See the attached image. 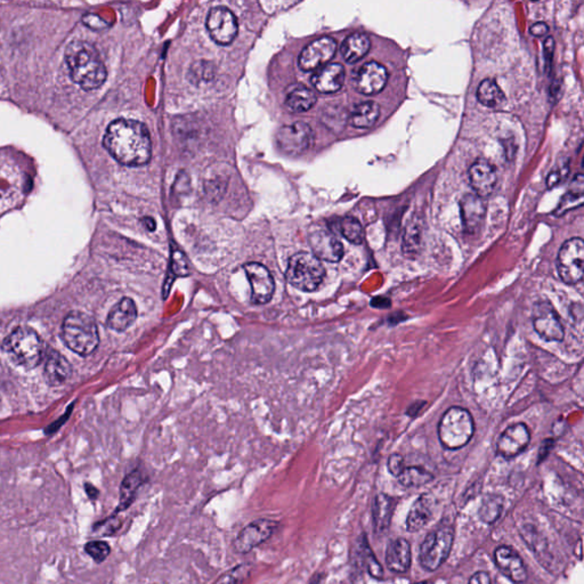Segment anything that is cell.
Returning a JSON list of instances; mask_svg holds the SVG:
<instances>
[{
    "mask_svg": "<svg viewBox=\"0 0 584 584\" xmlns=\"http://www.w3.org/2000/svg\"><path fill=\"white\" fill-rule=\"evenodd\" d=\"M104 147L125 166H144L152 156V143L147 126L131 119L111 122L103 138Z\"/></svg>",
    "mask_w": 584,
    "mask_h": 584,
    "instance_id": "cell-1",
    "label": "cell"
},
{
    "mask_svg": "<svg viewBox=\"0 0 584 584\" xmlns=\"http://www.w3.org/2000/svg\"><path fill=\"white\" fill-rule=\"evenodd\" d=\"M66 62L72 80L84 91L100 88L107 79V68L100 54L87 41L70 43L66 50Z\"/></svg>",
    "mask_w": 584,
    "mask_h": 584,
    "instance_id": "cell-2",
    "label": "cell"
},
{
    "mask_svg": "<svg viewBox=\"0 0 584 584\" xmlns=\"http://www.w3.org/2000/svg\"><path fill=\"white\" fill-rule=\"evenodd\" d=\"M28 192V176L15 156L0 150V216L19 207Z\"/></svg>",
    "mask_w": 584,
    "mask_h": 584,
    "instance_id": "cell-3",
    "label": "cell"
},
{
    "mask_svg": "<svg viewBox=\"0 0 584 584\" xmlns=\"http://www.w3.org/2000/svg\"><path fill=\"white\" fill-rule=\"evenodd\" d=\"M3 350L13 362L25 369H33L45 357L44 341L29 327L16 328L3 340Z\"/></svg>",
    "mask_w": 584,
    "mask_h": 584,
    "instance_id": "cell-4",
    "label": "cell"
},
{
    "mask_svg": "<svg viewBox=\"0 0 584 584\" xmlns=\"http://www.w3.org/2000/svg\"><path fill=\"white\" fill-rule=\"evenodd\" d=\"M62 338L66 346L80 357L91 355L100 343L94 319L77 310L69 313L63 321Z\"/></svg>",
    "mask_w": 584,
    "mask_h": 584,
    "instance_id": "cell-5",
    "label": "cell"
},
{
    "mask_svg": "<svg viewBox=\"0 0 584 584\" xmlns=\"http://www.w3.org/2000/svg\"><path fill=\"white\" fill-rule=\"evenodd\" d=\"M324 278V266L313 253L300 251L291 256L287 262L285 278L298 290L304 292L317 290Z\"/></svg>",
    "mask_w": 584,
    "mask_h": 584,
    "instance_id": "cell-6",
    "label": "cell"
},
{
    "mask_svg": "<svg viewBox=\"0 0 584 584\" xmlns=\"http://www.w3.org/2000/svg\"><path fill=\"white\" fill-rule=\"evenodd\" d=\"M474 431L475 425L472 414L459 406L447 410L438 425V437L447 450L465 447L474 436Z\"/></svg>",
    "mask_w": 584,
    "mask_h": 584,
    "instance_id": "cell-7",
    "label": "cell"
},
{
    "mask_svg": "<svg viewBox=\"0 0 584 584\" xmlns=\"http://www.w3.org/2000/svg\"><path fill=\"white\" fill-rule=\"evenodd\" d=\"M454 532L451 527L443 526L427 534L419 553V560L424 569L429 572L436 571L450 556L454 546Z\"/></svg>",
    "mask_w": 584,
    "mask_h": 584,
    "instance_id": "cell-8",
    "label": "cell"
},
{
    "mask_svg": "<svg viewBox=\"0 0 584 584\" xmlns=\"http://www.w3.org/2000/svg\"><path fill=\"white\" fill-rule=\"evenodd\" d=\"M584 242L581 238L566 241L557 257V269L566 285H576L583 278Z\"/></svg>",
    "mask_w": 584,
    "mask_h": 584,
    "instance_id": "cell-9",
    "label": "cell"
},
{
    "mask_svg": "<svg viewBox=\"0 0 584 584\" xmlns=\"http://www.w3.org/2000/svg\"><path fill=\"white\" fill-rule=\"evenodd\" d=\"M278 147L289 156H300L312 147L314 134L310 125L305 122H294L285 126L276 135Z\"/></svg>",
    "mask_w": 584,
    "mask_h": 584,
    "instance_id": "cell-10",
    "label": "cell"
},
{
    "mask_svg": "<svg viewBox=\"0 0 584 584\" xmlns=\"http://www.w3.org/2000/svg\"><path fill=\"white\" fill-rule=\"evenodd\" d=\"M278 522L272 519H256L250 524H248L242 531L235 537L233 542V549L235 553H250L255 548L260 547L272 537L275 530L278 528Z\"/></svg>",
    "mask_w": 584,
    "mask_h": 584,
    "instance_id": "cell-11",
    "label": "cell"
},
{
    "mask_svg": "<svg viewBox=\"0 0 584 584\" xmlns=\"http://www.w3.org/2000/svg\"><path fill=\"white\" fill-rule=\"evenodd\" d=\"M244 269L250 283L251 303L253 305L269 303L275 291L274 278L269 269L260 262H247L244 264Z\"/></svg>",
    "mask_w": 584,
    "mask_h": 584,
    "instance_id": "cell-12",
    "label": "cell"
},
{
    "mask_svg": "<svg viewBox=\"0 0 584 584\" xmlns=\"http://www.w3.org/2000/svg\"><path fill=\"white\" fill-rule=\"evenodd\" d=\"M533 327L541 339L547 343H560L565 337V330L560 322V316L553 305L547 301L537 304L534 307Z\"/></svg>",
    "mask_w": 584,
    "mask_h": 584,
    "instance_id": "cell-13",
    "label": "cell"
},
{
    "mask_svg": "<svg viewBox=\"0 0 584 584\" xmlns=\"http://www.w3.org/2000/svg\"><path fill=\"white\" fill-rule=\"evenodd\" d=\"M207 29L217 44L226 46L238 35V21L234 14L225 7H215L207 17Z\"/></svg>",
    "mask_w": 584,
    "mask_h": 584,
    "instance_id": "cell-14",
    "label": "cell"
},
{
    "mask_svg": "<svg viewBox=\"0 0 584 584\" xmlns=\"http://www.w3.org/2000/svg\"><path fill=\"white\" fill-rule=\"evenodd\" d=\"M337 43L330 37L320 38L304 48L298 64L303 71H313L324 66L334 57Z\"/></svg>",
    "mask_w": 584,
    "mask_h": 584,
    "instance_id": "cell-15",
    "label": "cell"
},
{
    "mask_svg": "<svg viewBox=\"0 0 584 584\" xmlns=\"http://www.w3.org/2000/svg\"><path fill=\"white\" fill-rule=\"evenodd\" d=\"M313 255L320 260L329 262H340L344 257V247L331 232L324 228H316L308 237Z\"/></svg>",
    "mask_w": 584,
    "mask_h": 584,
    "instance_id": "cell-16",
    "label": "cell"
},
{
    "mask_svg": "<svg viewBox=\"0 0 584 584\" xmlns=\"http://www.w3.org/2000/svg\"><path fill=\"white\" fill-rule=\"evenodd\" d=\"M388 82L387 69L380 63L369 62L357 71L354 86L363 95L378 94Z\"/></svg>",
    "mask_w": 584,
    "mask_h": 584,
    "instance_id": "cell-17",
    "label": "cell"
},
{
    "mask_svg": "<svg viewBox=\"0 0 584 584\" xmlns=\"http://www.w3.org/2000/svg\"><path fill=\"white\" fill-rule=\"evenodd\" d=\"M531 441V434L524 424L510 426L501 434L497 441V454L506 459L518 456L527 447Z\"/></svg>",
    "mask_w": 584,
    "mask_h": 584,
    "instance_id": "cell-18",
    "label": "cell"
},
{
    "mask_svg": "<svg viewBox=\"0 0 584 584\" xmlns=\"http://www.w3.org/2000/svg\"><path fill=\"white\" fill-rule=\"evenodd\" d=\"M497 569L515 583H524L527 580V571L518 553L513 548L502 546L494 553Z\"/></svg>",
    "mask_w": 584,
    "mask_h": 584,
    "instance_id": "cell-19",
    "label": "cell"
},
{
    "mask_svg": "<svg viewBox=\"0 0 584 584\" xmlns=\"http://www.w3.org/2000/svg\"><path fill=\"white\" fill-rule=\"evenodd\" d=\"M469 181L478 197H488L497 186V170L486 160H477L469 169Z\"/></svg>",
    "mask_w": 584,
    "mask_h": 584,
    "instance_id": "cell-20",
    "label": "cell"
},
{
    "mask_svg": "<svg viewBox=\"0 0 584 584\" xmlns=\"http://www.w3.org/2000/svg\"><path fill=\"white\" fill-rule=\"evenodd\" d=\"M460 209H461V219H463L465 231L468 234L477 233L483 225L485 213H486L481 197H478L475 193L465 194L460 202Z\"/></svg>",
    "mask_w": 584,
    "mask_h": 584,
    "instance_id": "cell-21",
    "label": "cell"
},
{
    "mask_svg": "<svg viewBox=\"0 0 584 584\" xmlns=\"http://www.w3.org/2000/svg\"><path fill=\"white\" fill-rule=\"evenodd\" d=\"M344 82V66L338 63L320 68L319 71H316L312 77L313 86L322 94H334L343 87Z\"/></svg>",
    "mask_w": 584,
    "mask_h": 584,
    "instance_id": "cell-22",
    "label": "cell"
},
{
    "mask_svg": "<svg viewBox=\"0 0 584 584\" xmlns=\"http://www.w3.org/2000/svg\"><path fill=\"white\" fill-rule=\"evenodd\" d=\"M137 307L130 298H122L107 315V328L117 332H123L137 319Z\"/></svg>",
    "mask_w": 584,
    "mask_h": 584,
    "instance_id": "cell-23",
    "label": "cell"
},
{
    "mask_svg": "<svg viewBox=\"0 0 584 584\" xmlns=\"http://www.w3.org/2000/svg\"><path fill=\"white\" fill-rule=\"evenodd\" d=\"M435 497L431 494H422L410 509L406 518V527L410 532H417L425 527L434 515Z\"/></svg>",
    "mask_w": 584,
    "mask_h": 584,
    "instance_id": "cell-24",
    "label": "cell"
},
{
    "mask_svg": "<svg viewBox=\"0 0 584 584\" xmlns=\"http://www.w3.org/2000/svg\"><path fill=\"white\" fill-rule=\"evenodd\" d=\"M71 366L68 359L57 350L47 354L45 362L44 375L50 386H61L66 382L71 375Z\"/></svg>",
    "mask_w": 584,
    "mask_h": 584,
    "instance_id": "cell-25",
    "label": "cell"
},
{
    "mask_svg": "<svg viewBox=\"0 0 584 584\" xmlns=\"http://www.w3.org/2000/svg\"><path fill=\"white\" fill-rule=\"evenodd\" d=\"M388 569L396 573H405L411 565V547L405 539L391 541L386 551Z\"/></svg>",
    "mask_w": 584,
    "mask_h": 584,
    "instance_id": "cell-26",
    "label": "cell"
},
{
    "mask_svg": "<svg viewBox=\"0 0 584 584\" xmlns=\"http://www.w3.org/2000/svg\"><path fill=\"white\" fill-rule=\"evenodd\" d=\"M144 481H145V478L141 470L129 472L128 475L122 479L121 485H120L119 504L114 510L116 515L128 509L129 507L134 503L138 490L141 488Z\"/></svg>",
    "mask_w": 584,
    "mask_h": 584,
    "instance_id": "cell-27",
    "label": "cell"
},
{
    "mask_svg": "<svg viewBox=\"0 0 584 584\" xmlns=\"http://www.w3.org/2000/svg\"><path fill=\"white\" fill-rule=\"evenodd\" d=\"M395 504V500L387 494L380 493L375 497L373 503V527L375 532L382 533L387 531L391 526Z\"/></svg>",
    "mask_w": 584,
    "mask_h": 584,
    "instance_id": "cell-28",
    "label": "cell"
},
{
    "mask_svg": "<svg viewBox=\"0 0 584 584\" xmlns=\"http://www.w3.org/2000/svg\"><path fill=\"white\" fill-rule=\"evenodd\" d=\"M371 47V41L364 33H353L345 39L341 45V55L347 63L359 62L366 57Z\"/></svg>",
    "mask_w": 584,
    "mask_h": 584,
    "instance_id": "cell-29",
    "label": "cell"
},
{
    "mask_svg": "<svg viewBox=\"0 0 584 584\" xmlns=\"http://www.w3.org/2000/svg\"><path fill=\"white\" fill-rule=\"evenodd\" d=\"M316 103V96L310 88L294 84L287 91L285 97V105L291 112L301 113L306 112L314 107Z\"/></svg>",
    "mask_w": 584,
    "mask_h": 584,
    "instance_id": "cell-30",
    "label": "cell"
},
{
    "mask_svg": "<svg viewBox=\"0 0 584 584\" xmlns=\"http://www.w3.org/2000/svg\"><path fill=\"white\" fill-rule=\"evenodd\" d=\"M422 246V225L419 219H413L406 226L404 232L402 251L404 256L410 260H414L421 250Z\"/></svg>",
    "mask_w": 584,
    "mask_h": 584,
    "instance_id": "cell-31",
    "label": "cell"
},
{
    "mask_svg": "<svg viewBox=\"0 0 584 584\" xmlns=\"http://www.w3.org/2000/svg\"><path fill=\"white\" fill-rule=\"evenodd\" d=\"M380 116V107L375 102H363L354 107L350 122L355 128H370Z\"/></svg>",
    "mask_w": 584,
    "mask_h": 584,
    "instance_id": "cell-32",
    "label": "cell"
},
{
    "mask_svg": "<svg viewBox=\"0 0 584 584\" xmlns=\"http://www.w3.org/2000/svg\"><path fill=\"white\" fill-rule=\"evenodd\" d=\"M477 98L479 103L491 109L500 107L506 100V96L499 87V84L492 79H485L481 82L478 87Z\"/></svg>",
    "mask_w": 584,
    "mask_h": 584,
    "instance_id": "cell-33",
    "label": "cell"
},
{
    "mask_svg": "<svg viewBox=\"0 0 584 584\" xmlns=\"http://www.w3.org/2000/svg\"><path fill=\"white\" fill-rule=\"evenodd\" d=\"M583 204V175L578 174L571 184L569 193L565 194L556 209V215L562 216L566 211L578 208Z\"/></svg>",
    "mask_w": 584,
    "mask_h": 584,
    "instance_id": "cell-34",
    "label": "cell"
},
{
    "mask_svg": "<svg viewBox=\"0 0 584 584\" xmlns=\"http://www.w3.org/2000/svg\"><path fill=\"white\" fill-rule=\"evenodd\" d=\"M502 510V497L500 495H495V494H490L481 501V507L478 510V516L483 522L486 523V524H492L500 517Z\"/></svg>",
    "mask_w": 584,
    "mask_h": 584,
    "instance_id": "cell-35",
    "label": "cell"
},
{
    "mask_svg": "<svg viewBox=\"0 0 584 584\" xmlns=\"http://www.w3.org/2000/svg\"><path fill=\"white\" fill-rule=\"evenodd\" d=\"M398 481L405 488H418L433 481L434 476L420 467H407L398 476Z\"/></svg>",
    "mask_w": 584,
    "mask_h": 584,
    "instance_id": "cell-36",
    "label": "cell"
},
{
    "mask_svg": "<svg viewBox=\"0 0 584 584\" xmlns=\"http://www.w3.org/2000/svg\"><path fill=\"white\" fill-rule=\"evenodd\" d=\"M341 235L350 244H361L364 241V230L361 223L354 217H345L339 223Z\"/></svg>",
    "mask_w": 584,
    "mask_h": 584,
    "instance_id": "cell-37",
    "label": "cell"
},
{
    "mask_svg": "<svg viewBox=\"0 0 584 584\" xmlns=\"http://www.w3.org/2000/svg\"><path fill=\"white\" fill-rule=\"evenodd\" d=\"M251 571V564H240L235 566L234 569H228L227 572L223 573L213 584H242L249 578Z\"/></svg>",
    "mask_w": 584,
    "mask_h": 584,
    "instance_id": "cell-38",
    "label": "cell"
},
{
    "mask_svg": "<svg viewBox=\"0 0 584 584\" xmlns=\"http://www.w3.org/2000/svg\"><path fill=\"white\" fill-rule=\"evenodd\" d=\"M84 553L91 557L96 564H102L107 560L111 553V547L105 541H89L84 544Z\"/></svg>",
    "mask_w": 584,
    "mask_h": 584,
    "instance_id": "cell-39",
    "label": "cell"
},
{
    "mask_svg": "<svg viewBox=\"0 0 584 584\" xmlns=\"http://www.w3.org/2000/svg\"><path fill=\"white\" fill-rule=\"evenodd\" d=\"M188 264L184 253L179 249H172V262H170V272L174 273L175 276L185 278L190 275Z\"/></svg>",
    "mask_w": 584,
    "mask_h": 584,
    "instance_id": "cell-40",
    "label": "cell"
},
{
    "mask_svg": "<svg viewBox=\"0 0 584 584\" xmlns=\"http://www.w3.org/2000/svg\"><path fill=\"white\" fill-rule=\"evenodd\" d=\"M122 524H123V521L120 518L119 516L113 514L109 518L104 519L102 522L95 524L94 530L95 531L100 530L104 537H111V535L116 534L117 532L119 531L120 528L122 527Z\"/></svg>",
    "mask_w": 584,
    "mask_h": 584,
    "instance_id": "cell-41",
    "label": "cell"
},
{
    "mask_svg": "<svg viewBox=\"0 0 584 584\" xmlns=\"http://www.w3.org/2000/svg\"><path fill=\"white\" fill-rule=\"evenodd\" d=\"M366 555L368 557V562H366V565H368V571H369L370 574L373 578H380L384 574L382 572V566L379 564L378 560H375V556L372 555L371 550L369 549V547L366 546Z\"/></svg>",
    "mask_w": 584,
    "mask_h": 584,
    "instance_id": "cell-42",
    "label": "cell"
},
{
    "mask_svg": "<svg viewBox=\"0 0 584 584\" xmlns=\"http://www.w3.org/2000/svg\"><path fill=\"white\" fill-rule=\"evenodd\" d=\"M387 467L391 475L398 477L400 472H403V469L405 468L403 456H400V454H391L388 459Z\"/></svg>",
    "mask_w": 584,
    "mask_h": 584,
    "instance_id": "cell-43",
    "label": "cell"
},
{
    "mask_svg": "<svg viewBox=\"0 0 584 584\" xmlns=\"http://www.w3.org/2000/svg\"><path fill=\"white\" fill-rule=\"evenodd\" d=\"M553 52H555V40L553 38H548L547 40L544 41V62L546 66L549 71L550 66H551V61H553Z\"/></svg>",
    "mask_w": 584,
    "mask_h": 584,
    "instance_id": "cell-44",
    "label": "cell"
},
{
    "mask_svg": "<svg viewBox=\"0 0 584 584\" xmlns=\"http://www.w3.org/2000/svg\"><path fill=\"white\" fill-rule=\"evenodd\" d=\"M565 168L564 169H556V170H553V172H550L549 177L547 179V186L548 188H553V186H556V185L560 184V181L564 179V176L567 175L565 174Z\"/></svg>",
    "mask_w": 584,
    "mask_h": 584,
    "instance_id": "cell-45",
    "label": "cell"
},
{
    "mask_svg": "<svg viewBox=\"0 0 584 584\" xmlns=\"http://www.w3.org/2000/svg\"><path fill=\"white\" fill-rule=\"evenodd\" d=\"M469 584H493L488 573L477 572L472 575Z\"/></svg>",
    "mask_w": 584,
    "mask_h": 584,
    "instance_id": "cell-46",
    "label": "cell"
},
{
    "mask_svg": "<svg viewBox=\"0 0 584 584\" xmlns=\"http://www.w3.org/2000/svg\"><path fill=\"white\" fill-rule=\"evenodd\" d=\"M530 31L535 37H544V36L547 35L548 31H549V28H548V25L546 23L539 22L532 25Z\"/></svg>",
    "mask_w": 584,
    "mask_h": 584,
    "instance_id": "cell-47",
    "label": "cell"
},
{
    "mask_svg": "<svg viewBox=\"0 0 584 584\" xmlns=\"http://www.w3.org/2000/svg\"><path fill=\"white\" fill-rule=\"evenodd\" d=\"M84 492L87 494V497H89V500L95 501L98 499L100 497V491L98 488H95L94 485L91 484V483H84Z\"/></svg>",
    "mask_w": 584,
    "mask_h": 584,
    "instance_id": "cell-48",
    "label": "cell"
},
{
    "mask_svg": "<svg viewBox=\"0 0 584 584\" xmlns=\"http://www.w3.org/2000/svg\"><path fill=\"white\" fill-rule=\"evenodd\" d=\"M391 304V299L384 297H375L371 300V306L375 308H389Z\"/></svg>",
    "mask_w": 584,
    "mask_h": 584,
    "instance_id": "cell-49",
    "label": "cell"
},
{
    "mask_svg": "<svg viewBox=\"0 0 584 584\" xmlns=\"http://www.w3.org/2000/svg\"><path fill=\"white\" fill-rule=\"evenodd\" d=\"M84 24H87L88 27H91V28L98 29V27H97L96 23H105V21H103V20L100 19V17H98V16L96 15H87L84 16Z\"/></svg>",
    "mask_w": 584,
    "mask_h": 584,
    "instance_id": "cell-50",
    "label": "cell"
},
{
    "mask_svg": "<svg viewBox=\"0 0 584 584\" xmlns=\"http://www.w3.org/2000/svg\"><path fill=\"white\" fill-rule=\"evenodd\" d=\"M422 405H425V402H417V403L410 405L409 410H407V416H417V414L420 412V410L424 407Z\"/></svg>",
    "mask_w": 584,
    "mask_h": 584,
    "instance_id": "cell-51",
    "label": "cell"
},
{
    "mask_svg": "<svg viewBox=\"0 0 584 584\" xmlns=\"http://www.w3.org/2000/svg\"><path fill=\"white\" fill-rule=\"evenodd\" d=\"M553 440H549V441H546L544 443V447H547V449H541V454H540V461L546 458L548 454H549V447H553Z\"/></svg>",
    "mask_w": 584,
    "mask_h": 584,
    "instance_id": "cell-52",
    "label": "cell"
},
{
    "mask_svg": "<svg viewBox=\"0 0 584 584\" xmlns=\"http://www.w3.org/2000/svg\"><path fill=\"white\" fill-rule=\"evenodd\" d=\"M143 223L149 231H154L156 230V222H154V218L147 217V218L143 219Z\"/></svg>",
    "mask_w": 584,
    "mask_h": 584,
    "instance_id": "cell-53",
    "label": "cell"
}]
</instances>
